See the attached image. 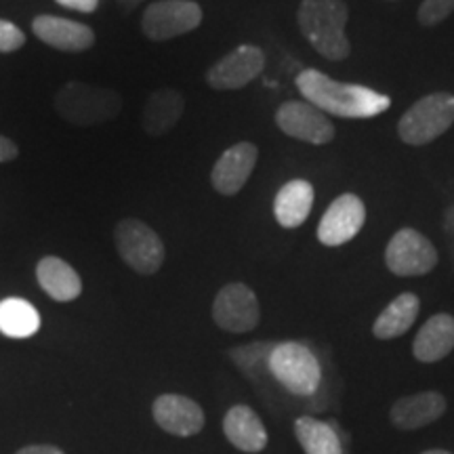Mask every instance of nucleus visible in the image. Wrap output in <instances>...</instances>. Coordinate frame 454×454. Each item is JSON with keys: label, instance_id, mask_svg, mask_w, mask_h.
I'll return each instance as SVG.
<instances>
[{"label": "nucleus", "instance_id": "obj_1", "mask_svg": "<svg viewBox=\"0 0 454 454\" xmlns=\"http://www.w3.org/2000/svg\"><path fill=\"white\" fill-rule=\"evenodd\" d=\"M294 82L305 101L337 118H374L391 106L387 95L362 84L339 82L314 67L299 72Z\"/></svg>", "mask_w": 454, "mask_h": 454}, {"label": "nucleus", "instance_id": "obj_2", "mask_svg": "<svg viewBox=\"0 0 454 454\" xmlns=\"http://www.w3.org/2000/svg\"><path fill=\"white\" fill-rule=\"evenodd\" d=\"M349 9L343 0H301L297 24L314 51L331 61H343L351 53L345 34Z\"/></svg>", "mask_w": 454, "mask_h": 454}, {"label": "nucleus", "instance_id": "obj_3", "mask_svg": "<svg viewBox=\"0 0 454 454\" xmlns=\"http://www.w3.org/2000/svg\"><path fill=\"white\" fill-rule=\"evenodd\" d=\"M454 124V95H425L404 112L397 122V135L406 145H427Z\"/></svg>", "mask_w": 454, "mask_h": 454}, {"label": "nucleus", "instance_id": "obj_4", "mask_svg": "<svg viewBox=\"0 0 454 454\" xmlns=\"http://www.w3.org/2000/svg\"><path fill=\"white\" fill-rule=\"evenodd\" d=\"M270 372L294 395H311L322 379L320 362L314 351L297 340L274 345L270 354Z\"/></svg>", "mask_w": 454, "mask_h": 454}, {"label": "nucleus", "instance_id": "obj_5", "mask_svg": "<svg viewBox=\"0 0 454 454\" xmlns=\"http://www.w3.org/2000/svg\"><path fill=\"white\" fill-rule=\"evenodd\" d=\"M118 254L137 274L152 276L164 263V244L150 225L139 219H122L114 231Z\"/></svg>", "mask_w": 454, "mask_h": 454}, {"label": "nucleus", "instance_id": "obj_6", "mask_svg": "<svg viewBox=\"0 0 454 454\" xmlns=\"http://www.w3.org/2000/svg\"><path fill=\"white\" fill-rule=\"evenodd\" d=\"M61 118L74 124H95L110 121L121 110V98L112 90L95 89L82 82H70L55 99Z\"/></svg>", "mask_w": 454, "mask_h": 454}, {"label": "nucleus", "instance_id": "obj_7", "mask_svg": "<svg viewBox=\"0 0 454 454\" xmlns=\"http://www.w3.org/2000/svg\"><path fill=\"white\" fill-rule=\"evenodd\" d=\"M385 265L391 274L400 278L425 276L438 265V251L421 231L402 227L385 248Z\"/></svg>", "mask_w": 454, "mask_h": 454}, {"label": "nucleus", "instance_id": "obj_8", "mask_svg": "<svg viewBox=\"0 0 454 454\" xmlns=\"http://www.w3.org/2000/svg\"><path fill=\"white\" fill-rule=\"evenodd\" d=\"M202 17V7L194 0H158L145 9L141 30L150 41L162 43L194 32Z\"/></svg>", "mask_w": 454, "mask_h": 454}, {"label": "nucleus", "instance_id": "obj_9", "mask_svg": "<svg viewBox=\"0 0 454 454\" xmlns=\"http://www.w3.org/2000/svg\"><path fill=\"white\" fill-rule=\"evenodd\" d=\"M213 320L227 333H251L259 326V299L244 282H230L213 301Z\"/></svg>", "mask_w": 454, "mask_h": 454}, {"label": "nucleus", "instance_id": "obj_10", "mask_svg": "<svg viewBox=\"0 0 454 454\" xmlns=\"http://www.w3.org/2000/svg\"><path fill=\"white\" fill-rule=\"evenodd\" d=\"M265 70L263 49L254 44H240L221 57L207 72L208 87L215 90H236L251 84Z\"/></svg>", "mask_w": 454, "mask_h": 454}, {"label": "nucleus", "instance_id": "obj_11", "mask_svg": "<svg viewBox=\"0 0 454 454\" xmlns=\"http://www.w3.org/2000/svg\"><path fill=\"white\" fill-rule=\"evenodd\" d=\"M276 124L284 135L311 145H325L334 139L333 122L309 101H284L276 112Z\"/></svg>", "mask_w": 454, "mask_h": 454}, {"label": "nucleus", "instance_id": "obj_12", "mask_svg": "<svg viewBox=\"0 0 454 454\" xmlns=\"http://www.w3.org/2000/svg\"><path fill=\"white\" fill-rule=\"evenodd\" d=\"M366 221V207L356 194H340L326 208L317 223V240L325 247H340L360 234Z\"/></svg>", "mask_w": 454, "mask_h": 454}, {"label": "nucleus", "instance_id": "obj_13", "mask_svg": "<svg viewBox=\"0 0 454 454\" xmlns=\"http://www.w3.org/2000/svg\"><path fill=\"white\" fill-rule=\"evenodd\" d=\"M152 414L158 427L177 438H192L200 434L207 423L202 406L192 397L179 394L158 395L152 404Z\"/></svg>", "mask_w": 454, "mask_h": 454}, {"label": "nucleus", "instance_id": "obj_14", "mask_svg": "<svg viewBox=\"0 0 454 454\" xmlns=\"http://www.w3.org/2000/svg\"><path fill=\"white\" fill-rule=\"evenodd\" d=\"M257 158L259 150L251 141H240V144L227 147L213 167L211 184L215 190L221 196H236L253 175Z\"/></svg>", "mask_w": 454, "mask_h": 454}, {"label": "nucleus", "instance_id": "obj_15", "mask_svg": "<svg viewBox=\"0 0 454 454\" xmlns=\"http://www.w3.org/2000/svg\"><path fill=\"white\" fill-rule=\"evenodd\" d=\"M446 408L448 402L440 391H421L395 400L389 411V421L400 431H414L444 417Z\"/></svg>", "mask_w": 454, "mask_h": 454}, {"label": "nucleus", "instance_id": "obj_16", "mask_svg": "<svg viewBox=\"0 0 454 454\" xmlns=\"http://www.w3.org/2000/svg\"><path fill=\"white\" fill-rule=\"evenodd\" d=\"M32 30L49 47L66 53H82L95 44V32L89 26L55 15H38Z\"/></svg>", "mask_w": 454, "mask_h": 454}, {"label": "nucleus", "instance_id": "obj_17", "mask_svg": "<svg viewBox=\"0 0 454 454\" xmlns=\"http://www.w3.org/2000/svg\"><path fill=\"white\" fill-rule=\"evenodd\" d=\"M223 434L231 446L240 452L259 454L268 446L270 435L259 414L247 404H236L225 412Z\"/></svg>", "mask_w": 454, "mask_h": 454}, {"label": "nucleus", "instance_id": "obj_18", "mask_svg": "<svg viewBox=\"0 0 454 454\" xmlns=\"http://www.w3.org/2000/svg\"><path fill=\"white\" fill-rule=\"evenodd\" d=\"M454 349V316L435 314L417 333L412 343V354L423 364L444 360Z\"/></svg>", "mask_w": 454, "mask_h": 454}, {"label": "nucleus", "instance_id": "obj_19", "mask_svg": "<svg viewBox=\"0 0 454 454\" xmlns=\"http://www.w3.org/2000/svg\"><path fill=\"white\" fill-rule=\"evenodd\" d=\"M185 110V99L179 90L160 89L150 95L141 114V124L144 130L152 137H160L168 133L181 121Z\"/></svg>", "mask_w": 454, "mask_h": 454}, {"label": "nucleus", "instance_id": "obj_20", "mask_svg": "<svg viewBox=\"0 0 454 454\" xmlns=\"http://www.w3.org/2000/svg\"><path fill=\"white\" fill-rule=\"evenodd\" d=\"M314 185L305 179H293L280 187L274 200L276 221L284 230H294L308 221L314 207Z\"/></svg>", "mask_w": 454, "mask_h": 454}, {"label": "nucleus", "instance_id": "obj_21", "mask_svg": "<svg viewBox=\"0 0 454 454\" xmlns=\"http://www.w3.org/2000/svg\"><path fill=\"white\" fill-rule=\"evenodd\" d=\"M36 280L51 299L67 303L81 297L82 280L70 263L59 257H44L36 265Z\"/></svg>", "mask_w": 454, "mask_h": 454}, {"label": "nucleus", "instance_id": "obj_22", "mask_svg": "<svg viewBox=\"0 0 454 454\" xmlns=\"http://www.w3.org/2000/svg\"><path fill=\"white\" fill-rule=\"evenodd\" d=\"M421 311V301L414 293H402L391 301L372 325V334L381 340L397 339L411 331Z\"/></svg>", "mask_w": 454, "mask_h": 454}, {"label": "nucleus", "instance_id": "obj_23", "mask_svg": "<svg viewBox=\"0 0 454 454\" xmlns=\"http://www.w3.org/2000/svg\"><path fill=\"white\" fill-rule=\"evenodd\" d=\"M41 331V314L30 301L9 297L0 301V333L11 339H27Z\"/></svg>", "mask_w": 454, "mask_h": 454}, {"label": "nucleus", "instance_id": "obj_24", "mask_svg": "<svg viewBox=\"0 0 454 454\" xmlns=\"http://www.w3.org/2000/svg\"><path fill=\"white\" fill-rule=\"evenodd\" d=\"M294 435L305 454H343L337 431L320 419L299 417L294 421Z\"/></svg>", "mask_w": 454, "mask_h": 454}, {"label": "nucleus", "instance_id": "obj_25", "mask_svg": "<svg viewBox=\"0 0 454 454\" xmlns=\"http://www.w3.org/2000/svg\"><path fill=\"white\" fill-rule=\"evenodd\" d=\"M271 349H274V345L270 343L240 345V348L230 349V357L248 374V377H257V368H270Z\"/></svg>", "mask_w": 454, "mask_h": 454}, {"label": "nucleus", "instance_id": "obj_26", "mask_svg": "<svg viewBox=\"0 0 454 454\" xmlns=\"http://www.w3.org/2000/svg\"><path fill=\"white\" fill-rule=\"evenodd\" d=\"M454 13V0H423L419 7V21L425 27H434L442 24L446 17Z\"/></svg>", "mask_w": 454, "mask_h": 454}, {"label": "nucleus", "instance_id": "obj_27", "mask_svg": "<svg viewBox=\"0 0 454 454\" xmlns=\"http://www.w3.org/2000/svg\"><path fill=\"white\" fill-rule=\"evenodd\" d=\"M26 44V34L7 20H0V53H13Z\"/></svg>", "mask_w": 454, "mask_h": 454}, {"label": "nucleus", "instance_id": "obj_28", "mask_svg": "<svg viewBox=\"0 0 454 454\" xmlns=\"http://www.w3.org/2000/svg\"><path fill=\"white\" fill-rule=\"evenodd\" d=\"M61 7L78 11V13H93L99 7V0H57Z\"/></svg>", "mask_w": 454, "mask_h": 454}, {"label": "nucleus", "instance_id": "obj_29", "mask_svg": "<svg viewBox=\"0 0 454 454\" xmlns=\"http://www.w3.org/2000/svg\"><path fill=\"white\" fill-rule=\"evenodd\" d=\"M17 154H20V150H17L15 141H11L0 135V162L13 160V158H17Z\"/></svg>", "mask_w": 454, "mask_h": 454}, {"label": "nucleus", "instance_id": "obj_30", "mask_svg": "<svg viewBox=\"0 0 454 454\" xmlns=\"http://www.w3.org/2000/svg\"><path fill=\"white\" fill-rule=\"evenodd\" d=\"M15 454H66L61 448L57 446H49V444H34V446H26L21 450H17Z\"/></svg>", "mask_w": 454, "mask_h": 454}, {"label": "nucleus", "instance_id": "obj_31", "mask_svg": "<svg viewBox=\"0 0 454 454\" xmlns=\"http://www.w3.org/2000/svg\"><path fill=\"white\" fill-rule=\"evenodd\" d=\"M121 3H122L127 9H130V7H137L141 0H121Z\"/></svg>", "mask_w": 454, "mask_h": 454}, {"label": "nucleus", "instance_id": "obj_32", "mask_svg": "<svg viewBox=\"0 0 454 454\" xmlns=\"http://www.w3.org/2000/svg\"><path fill=\"white\" fill-rule=\"evenodd\" d=\"M421 454H452V452L442 450V448H434V450H425V452H421Z\"/></svg>", "mask_w": 454, "mask_h": 454}]
</instances>
